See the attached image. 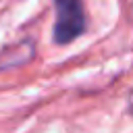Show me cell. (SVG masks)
<instances>
[{
  "instance_id": "7a4b0ae2",
  "label": "cell",
  "mask_w": 133,
  "mask_h": 133,
  "mask_svg": "<svg viewBox=\"0 0 133 133\" xmlns=\"http://www.w3.org/2000/svg\"><path fill=\"white\" fill-rule=\"evenodd\" d=\"M129 112L133 114V94H131V98H129Z\"/></svg>"
},
{
  "instance_id": "6da1fadb",
  "label": "cell",
  "mask_w": 133,
  "mask_h": 133,
  "mask_svg": "<svg viewBox=\"0 0 133 133\" xmlns=\"http://www.w3.org/2000/svg\"><path fill=\"white\" fill-rule=\"evenodd\" d=\"M54 15L52 33L56 44H71L87 27L83 0H54Z\"/></svg>"
}]
</instances>
